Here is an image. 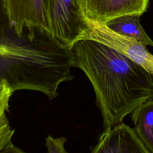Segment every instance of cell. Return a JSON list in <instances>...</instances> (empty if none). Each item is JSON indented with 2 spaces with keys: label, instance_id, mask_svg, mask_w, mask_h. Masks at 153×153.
Returning a JSON list of instances; mask_svg holds the SVG:
<instances>
[{
  "label": "cell",
  "instance_id": "6da1fadb",
  "mask_svg": "<svg viewBox=\"0 0 153 153\" xmlns=\"http://www.w3.org/2000/svg\"><path fill=\"white\" fill-rule=\"evenodd\" d=\"M70 50L72 67L80 68L93 85L104 130L153 99V74L126 56L91 39L77 41Z\"/></svg>",
  "mask_w": 153,
  "mask_h": 153
},
{
  "label": "cell",
  "instance_id": "7a4b0ae2",
  "mask_svg": "<svg viewBox=\"0 0 153 153\" xmlns=\"http://www.w3.org/2000/svg\"><path fill=\"white\" fill-rule=\"evenodd\" d=\"M48 34L71 47L82 39L88 28L82 0H45Z\"/></svg>",
  "mask_w": 153,
  "mask_h": 153
},
{
  "label": "cell",
  "instance_id": "3957f363",
  "mask_svg": "<svg viewBox=\"0 0 153 153\" xmlns=\"http://www.w3.org/2000/svg\"><path fill=\"white\" fill-rule=\"evenodd\" d=\"M87 23L88 28L82 39L100 42L126 56L153 74V55L147 50L146 45L118 33L105 24L88 20Z\"/></svg>",
  "mask_w": 153,
  "mask_h": 153
},
{
  "label": "cell",
  "instance_id": "277c9868",
  "mask_svg": "<svg viewBox=\"0 0 153 153\" xmlns=\"http://www.w3.org/2000/svg\"><path fill=\"white\" fill-rule=\"evenodd\" d=\"M5 1L12 27L17 36H26L23 34L25 28L30 32L36 29L48 33L45 0Z\"/></svg>",
  "mask_w": 153,
  "mask_h": 153
},
{
  "label": "cell",
  "instance_id": "5b68a950",
  "mask_svg": "<svg viewBox=\"0 0 153 153\" xmlns=\"http://www.w3.org/2000/svg\"><path fill=\"white\" fill-rule=\"evenodd\" d=\"M149 0H82V11L87 20L105 24L117 16L146 12Z\"/></svg>",
  "mask_w": 153,
  "mask_h": 153
},
{
  "label": "cell",
  "instance_id": "8992f818",
  "mask_svg": "<svg viewBox=\"0 0 153 153\" xmlns=\"http://www.w3.org/2000/svg\"><path fill=\"white\" fill-rule=\"evenodd\" d=\"M92 153H149L134 129L122 123L104 130Z\"/></svg>",
  "mask_w": 153,
  "mask_h": 153
},
{
  "label": "cell",
  "instance_id": "52a82bcc",
  "mask_svg": "<svg viewBox=\"0 0 153 153\" xmlns=\"http://www.w3.org/2000/svg\"><path fill=\"white\" fill-rule=\"evenodd\" d=\"M139 13H128L114 17L105 25L112 30L153 47V41L148 36L140 23Z\"/></svg>",
  "mask_w": 153,
  "mask_h": 153
},
{
  "label": "cell",
  "instance_id": "ba28073f",
  "mask_svg": "<svg viewBox=\"0 0 153 153\" xmlns=\"http://www.w3.org/2000/svg\"><path fill=\"white\" fill-rule=\"evenodd\" d=\"M134 130L149 153H153V99L137 106L131 112Z\"/></svg>",
  "mask_w": 153,
  "mask_h": 153
},
{
  "label": "cell",
  "instance_id": "9c48e42d",
  "mask_svg": "<svg viewBox=\"0 0 153 153\" xmlns=\"http://www.w3.org/2000/svg\"><path fill=\"white\" fill-rule=\"evenodd\" d=\"M66 142V139L65 137L54 139L49 135L46 138L45 146L48 152L50 153H66L67 151L65 149V143Z\"/></svg>",
  "mask_w": 153,
  "mask_h": 153
}]
</instances>
